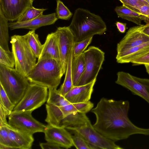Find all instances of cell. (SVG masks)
<instances>
[{
    "mask_svg": "<svg viewBox=\"0 0 149 149\" xmlns=\"http://www.w3.org/2000/svg\"><path fill=\"white\" fill-rule=\"evenodd\" d=\"M7 20L0 12V47L9 50L8 42L9 23Z\"/></svg>",
    "mask_w": 149,
    "mask_h": 149,
    "instance_id": "obj_25",
    "label": "cell"
},
{
    "mask_svg": "<svg viewBox=\"0 0 149 149\" xmlns=\"http://www.w3.org/2000/svg\"><path fill=\"white\" fill-rule=\"evenodd\" d=\"M48 88L30 83L23 97L15 107L13 111H33L47 101Z\"/></svg>",
    "mask_w": 149,
    "mask_h": 149,
    "instance_id": "obj_8",
    "label": "cell"
},
{
    "mask_svg": "<svg viewBox=\"0 0 149 149\" xmlns=\"http://www.w3.org/2000/svg\"><path fill=\"white\" fill-rule=\"evenodd\" d=\"M73 59L72 47L68 58L63 83L58 90L61 94L64 97L73 87L72 74V63Z\"/></svg>",
    "mask_w": 149,
    "mask_h": 149,
    "instance_id": "obj_22",
    "label": "cell"
},
{
    "mask_svg": "<svg viewBox=\"0 0 149 149\" xmlns=\"http://www.w3.org/2000/svg\"><path fill=\"white\" fill-rule=\"evenodd\" d=\"M123 5L136 12L140 13L139 8L144 5H149V3L145 0H119Z\"/></svg>",
    "mask_w": 149,
    "mask_h": 149,
    "instance_id": "obj_35",
    "label": "cell"
},
{
    "mask_svg": "<svg viewBox=\"0 0 149 149\" xmlns=\"http://www.w3.org/2000/svg\"><path fill=\"white\" fill-rule=\"evenodd\" d=\"M0 149H17L10 138L8 129L5 126H0Z\"/></svg>",
    "mask_w": 149,
    "mask_h": 149,
    "instance_id": "obj_29",
    "label": "cell"
},
{
    "mask_svg": "<svg viewBox=\"0 0 149 149\" xmlns=\"http://www.w3.org/2000/svg\"><path fill=\"white\" fill-rule=\"evenodd\" d=\"M88 118L86 113L77 112L64 118L59 126L65 128L68 126H75L84 122Z\"/></svg>",
    "mask_w": 149,
    "mask_h": 149,
    "instance_id": "obj_26",
    "label": "cell"
},
{
    "mask_svg": "<svg viewBox=\"0 0 149 149\" xmlns=\"http://www.w3.org/2000/svg\"><path fill=\"white\" fill-rule=\"evenodd\" d=\"M49 58L60 62L57 38L55 32L47 35L38 61Z\"/></svg>",
    "mask_w": 149,
    "mask_h": 149,
    "instance_id": "obj_18",
    "label": "cell"
},
{
    "mask_svg": "<svg viewBox=\"0 0 149 149\" xmlns=\"http://www.w3.org/2000/svg\"><path fill=\"white\" fill-rule=\"evenodd\" d=\"M128 100L102 98L91 110L96 120L93 126L102 135L114 141L126 139L135 134L149 135V128L139 127L130 120Z\"/></svg>",
    "mask_w": 149,
    "mask_h": 149,
    "instance_id": "obj_1",
    "label": "cell"
},
{
    "mask_svg": "<svg viewBox=\"0 0 149 149\" xmlns=\"http://www.w3.org/2000/svg\"><path fill=\"white\" fill-rule=\"evenodd\" d=\"M142 32L144 34L149 36V23L144 25Z\"/></svg>",
    "mask_w": 149,
    "mask_h": 149,
    "instance_id": "obj_43",
    "label": "cell"
},
{
    "mask_svg": "<svg viewBox=\"0 0 149 149\" xmlns=\"http://www.w3.org/2000/svg\"><path fill=\"white\" fill-rule=\"evenodd\" d=\"M116 24L118 31L122 33H124L127 28L126 26V24L125 23L117 22Z\"/></svg>",
    "mask_w": 149,
    "mask_h": 149,
    "instance_id": "obj_42",
    "label": "cell"
},
{
    "mask_svg": "<svg viewBox=\"0 0 149 149\" xmlns=\"http://www.w3.org/2000/svg\"><path fill=\"white\" fill-rule=\"evenodd\" d=\"M59 107L63 113V118L71 114L78 112L72 103Z\"/></svg>",
    "mask_w": 149,
    "mask_h": 149,
    "instance_id": "obj_37",
    "label": "cell"
},
{
    "mask_svg": "<svg viewBox=\"0 0 149 149\" xmlns=\"http://www.w3.org/2000/svg\"><path fill=\"white\" fill-rule=\"evenodd\" d=\"M142 18V20L146 23H149V5H144L141 6L139 8Z\"/></svg>",
    "mask_w": 149,
    "mask_h": 149,
    "instance_id": "obj_38",
    "label": "cell"
},
{
    "mask_svg": "<svg viewBox=\"0 0 149 149\" xmlns=\"http://www.w3.org/2000/svg\"><path fill=\"white\" fill-rule=\"evenodd\" d=\"M144 25L130 28L117 46V54L149 42V36L142 32Z\"/></svg>",
    "mask_w": 149,
    "mask_h": 149,
    "instance_id": "obj_12",
    "label": "cell"
},
{
    "mask_svg": "<svg viewBox=\"0 0 149 149\" xmlns=\"http://www.w3.org/2000/svg\"><path fill=\"white\" fill-rule=\"evenodd\" d=\"M32 112L12 111L8 116V122L12 127L33 135L36 132H44L46 125L35 119Z\"/></svg>",
    "mask_w": 149,
    "mask_h": 149,
    "instance_id": "obj_9",
    "label": "cell"
},
{
    "mask_svg": "<svg viewBox=\"0 0 149 149\" xmlns=\"http://www.w3.org/2000/svg\"><path fill=\"white\" fill-rule=\"evenodd\" d=\"M72 104L78 112L85 113L92 110L94 106L93 104L90 101Z\"/></svg>",
    "mask_w": 149,
    "mask_h": 149,
    "instance_id": "obj_36",
    "label": "cell"
},
{
    "mask_svg": "<svg viewBox=\"0 0 149 149\" xmlns=\"http://www.w3.org/2000/svg\"><path fill=\"white\" fill-rule=\"evenodd\" d=\"M68 26L74 36V42L95 35H102L107 29L106 23L100 16L80 8L75 10Z\"/></svg>",
    "mask_w": 149,
    "mask_h": 149,
    "instance_id": "obj_2",
    "label": "cell"
},
{
    "mask_svg": "<svg viewBox=\"0 0 149 149\" xmlns=\"http://www.w3.org/2000/svg\"><path fill=\"white\" fill-rule=\"evenodd\" d=\"M72 135L73 146L77 149H97L95 146L89 144L80 135L74 134Z\"/></svg>",
    "mask_w": 149,
    "mask_h": 149,
    "instance_id": "obj_34",
    "label": "cell"
},
{
    "mask_svg": "<svg viewBox=\"0 0 149 149\" xmlns=\"http://www.w3.org/2000/svg\"><path fill=\"white\" fill-rule=\"evenodd\" d=\"M115 10L118 17L132 22L138 25H141L142 18L140 13L134 11L123 5L116 6Z\"/></svg>",
    "mask_w": 149,
    "mask_h": 149,
    "instance_id": "obj_20",
    "label": "cell"
},
{
    "mask_svg": "<svg viewBox=\"0 0 149 149\" xmlns=\"http://www.w3.org/2000/svg\"><path fill=\"white\" fill-rule=\"evenodd\" d=\"M0 64L10 68H14L15 61L12 52L5 50L0 47Z\"/></svg>",
    "mask_w": 149,
    "mask_h": 149,
    "instance_id": "obj_31",
    "label": "cell"
},
{
    "mask_svg": "<svg viewBox=\"0 0 149 149\" xmlns=\"http://www.w3.org/2000/svg\"><path fill=\"white\" fill-rule=\"evenodd\" d=\"M46 9H38L33 6L28 8L23 13L17 20V22H23L32 20L43 15Z\"/></svg>",
    "mask_w": 149,
    "mask_h": 149,
    "instance_id": "obj_28",
    "label": "cell"
},
{
    "mask_svg": "<svg viewBox=\"0 0 149 149\" xmlns=\"http://www.w3.org/2000/svg\"><path fill=\"white\" fill-rule=\"evenodd\" d=\"M65 128L82 137L89 144L97 149H122L115 141L105 137L94 128L89 119L84 123L74 126H68Z\"/></svg>",
    "mask_w": 149,
    "mask_h": 149,
    "instance_id": "obj_6",
    "label": "cell"
},
{
    "mask_svg": "<svg viewBox=\"0 0 149 149\" xmlns=\"http://www.w3.org/2000/svg\"><path fill=\"white\" fill-rule=\"evenodd\" d=\"M55 32L57 38L60 62L65 73L68 58L74 42V37L68 26L58 27Z\"/></svg>",
    "mask_w": 149,
    "mask_h": 149,
    "instance_id": "obj_11",
    "label": "cell"
},
{
    "mask_svg": "<svg viewBox=\"0 0 149 149\" xmlns=\"http://www.w3.org/2000/svg\"><path fill=\"white\" fill-rule=\"evenodd\" d=\"M64 74L60 61L44 59L38 61L27 78L29 82L48 89L57 88Z\"/></svg>",
    "mask_w": 149,
    "mask_h": 149,
    "instance_id": "obj_3",
    "label": "cell"
},
{
    "mask_svg": "<svg viewBox=\"0 0 149 149\" xmlns=\"http://www.w3.org/2000/svg\"><path fill=\"white\" fill-rule=\"evenodd\" d=\"M58 19L56 13H53L42 15L28 21L10 22L9 27L11 30L23 29L35 30L41 27L53 24Z\"/></svg>",
    "mask_w": 149,
    "mask_h": 149,
    "instance_id": "obj_15",
    "label": "cell"
},
{
    "mask_svg": "<svg viewBox=\"0 0 149 149\" xmlns=\"http://www.w3.org/2000/svg\"><path fill=\"white\" fill-rule=\"evenodd\" d=\"M56 14L58 19L67 20L72 15V13L60 0H56Z\"/></svg>",
    "mask_w": 149,
    "mask_h": 149,
    "instance_id": "obj_32",
    "label": "cell"
},
{
    "mask_svg": "<svg viewBox=\"0 0 149 149\" xmlns=\"http://www.w3.org/2000/svg\"><path fill=\"white\" fill-rule=\"evenodd\" d=\"M83 53L85 69L77 86L87 84L96 79L104 60V53L95 46L89 47Z\"/></svg>",
    "mask_w": 149,
    "mask_h": 149,
    "instance_id": "obj_7",
    "label": "cell"
},
{
    "mask_svg": "<svg viewBox=\"0 0 149 149\" xmlns=\"http://www.w3.org/2000/svg\"><path fill=\"white\" fill-rule=\"evenodd\" d=\"M149 53V42H148L117 54L116 59L118 63H131L134 59Z\"/></svg>",
    "mask_w": 149,
    "mask_h": 149,
    "instance_id": "obj_19",
    "label": "cell"
},
{
    "mask_svg": "<svg viewBox=\"0 0 149 149\" xmlns=\"http://www.w3.org/2000/svg\"><path fill=\"white\" fill-rule=\"evenodd\" d=\"M93 37H90L80 41L74 42L73 47V57L77 56L83 53L91 42Z\"/></svg>",
    "mask_w": 149,
    "mask_h": 149,
    "instance_id": "obj_33",
    "label": "cell"
},
{
    "mask_svg": "<svg viewBox=\"0 0 149 149\" xmlns=\"http://www.w3.org/2000/svg\"><path fill=\"white\" fill-rule=\"evenodd\" d=\"M117 74L116 84L143 98L149 104V79L136 77L123 71L118 72Z\"/></svg>",
    "mask_w": 149,
    "mask_h": 149,
    "instance_id": "obj_10",
    "label": "cell"
},
{
    "mask_svg": "<svg viewBox=\"0 0 149 149\" xmlns=\"http://www.w3.org/2000/svg\"><path fill=\"white\" fill-rule=\"evenodd\" d=\"M44 133L47 141L55 143L61 147L67 149L73 146L72 135L63 127L48 124Z\"/></svg>",
    "mask_w": 149,
    "mask_h": 149,
    "instance_id": "obj_14",
    "label": "cell"
},
{
    "mask_svg": "<svg viewBox=\"0 0 149 149\" xmlns=\"http://www.w3.org/2000/svg\"><path fill=\"white\" fill-rule=\"evenodd\" d=\"M47 104L60 107L70 103L59 93L57 88L49 89Z\"/></svg>",
    "mask_w": 149,
    "mask_h": 149,
    "instance_id": "obj_27",
    "label": "cell"
},
{
    "mask_svg": "<svg viewBox=\"0 0 149 149\" xmlns=\"http://www.w3.org/2000/svg\"><path fill=\"white\" fill-rule=\"evenodd\" d=\"M10 138L17 149H30L34 141L33 134L15 128L8 123L6 125Z\"/></svg>",
    "mask_w": 149,
    "mask_h": 149,
    "instance_id": "obj_17",
    "label": "cell"
},
{
    "mask_svg": "<svg viewBox=\"0 0 149 149\" xmlns=\"http://www.w3.org/2000/svg\"><path fill=\"white\" fill-rule=\"evenodd\" d=\"M34 0H0V12L8 21L17 20Z\"/></svg>",
    "mask_w": 149,
    "mask_h": 149,
    "instance_id": "obj_13",
    "label": "cell"
},
{
    "mask_svg": "<svg viewBox=\"0 0 149 149\" xmlns=\"http://www.w3.org/2000/svg\"><path fill=\"white\" fill-rule=\"evenodd\" d=\"M146 1H147L149 4V0H145Z\"/></svg>",
    "mask_w": 149,
    "mask_h": 149,
    "instance_id": "obj_44",
    "label": "cell"
},
{
    "mask_svg": "<svg viewBox=\"0 0 149 149\" xmlns=\"http://www.w3.org/2000/svg\"><path fill=\"white\" fill-rule=\"evenodd\" d=\"M29 83L27 77L15 69L0 64V84L15 106L23 97Z\"/></svg>",
    "mask_w": 149,
    "mask_h": 149,
    "instance_id": "obj_4",
    "label": "cell"
},
{
    "mask_svg": "<svg viewBox=\"0 0 149 149\" xmlns=\"http://www.w3.org/2000/svg\"><path fill=\"white\" fill-rule=\"evenodd\" d=\"M7 116L2 108L0 107V126L6 125L8 123L6 118Z\"/></svg>",
    "mask_w": 149,
    "mask_h": 149,
    "instance_id": "obj_41",
    "label": "cell"
},
{
    "mask_svg": "<svg viewBox=\"0 0 149 149\" xmlns=\"http://www.w3.org/2000/svg\"><path fill=\"white\" fill-rule=\"evenodd\" d=\"M46 108L47 115L45 121L48 125L59 126L63 117L59 107L47 103Z\"/></svg>",
    "mask_w": 149,
    "mask_h": 149,
    "instance_id": "obj_21",
    "label": "cell"
},
{
    "mask_svg": "<svg viewBox=\"0 0 149 149\" xmlns=\"http://www.w3.org/2000/svg\"><path fill=\"white\" fill-rule=\"evenodd\" d=\"M85 69V62L82 53L73 57L72 63V79L73 86H76Z\"/></svg>",
    "mask_w": 149,
    "mask_h": 149,
    "instance_id": "obj_23",
    "label": "cell"
},
{
    "mask_svg": "<svg viewBox=\"0 0 149 149\" xmlns=\"http://www.w3.org/2000/svg\"><path fill=\"white\" fill-rule=\"evenodd\" d=\"M29 46L37 58L41 54L43 45L40 42L38 36L35 33V30H31L23 35Z\"/></svg>",
    "mask_w": 149,
    "mask_h": 149,
    "instance_id": "obj_24",
    "label": "cell"
},
{
    "mask_svg": "<svg viewBox=\"0 0 149 149\" xmlns=\"http://www.w3.org/2000/svg\"><path fill=\"white\" fill-rule=\"evenodd\" d=\"M0 96V107L2 108L7 116H8L15 106L12 102L1 84Z\"/></svg>",
    "mask_w": 149,
    "mask_h": 149,
    "instance_id": "obj_30",
    "label": "cell"
},
{
    "mask_svg": "<svg viewBox=\"0 0 149 149\" xmlns=\"http://www.w3.org/2000/svg\"><path fill=\"white\" fill-rule=\"evenodd\" d=\"M134 65H149V53L133 60L132 62Z\"/></svg>",
    "mask_w": 149,
    "mask_h": 149,
    "instance_id": "obj_39",
    "label": "cell"
},
{
    "mask_svg": "<svg viewBox=\"0 0 149 149\" xmlns=\"http://www.w3.org/2000/svg\"><path fill=\"white\" fill-rule=\"evenodd\" d=\"M40 146L42 149H60L61 147L55 143L47 141L46 143H40Z\"/></svg>",
    "mask_w": 149,
    "mask_h": 149,
    "instance_id": "obj_40",
    "label": "cell"
},
{
    "mask_svg": "<svg viewBox=\"0 0 149 149\" xmlns=\"http://www.w3.org/2000/svg\"><path fill=\"white\" fill-rule=\"evenodd\" d=\"M96 81L95 79L84 85L73 86L65 95V98L72 104L89 101Z\"/></svg>",
    "mask_w": 149,
    "mask_h": 149,
    "instance_id": "obj_16",
    "label": "cell"
},
{
    "mask_svg": "<svg viewBox=\"0 0 149 149\" xmlns=\"http://www.w3.org/2000/svg\"><path fill=\"white\" fill-rule=\"evenodd\" d=\"M10 43L15 59V69L27 77L36 65L37 58L23 36H12Z\"/></svg>",
    "mask_w": 149,
    "mask_h": 149,
    "instance_id": "obj_5",
    "label": "cell"
}]
</instances>
